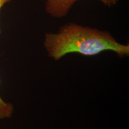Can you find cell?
<instances>
[{"label": "cell", "instance_id": "277c9868", "mask_svg": "<svg viewBox=\"0 0 129 129\" xmlns=\"http://www.w3.org/2000/svg\"><path fill=\"white\" fill-rule=\"evenodd\" d=\"M11 1H12V0H0V11H1V9L4 7L5 4L10 2ZM0 33H1V30H0Z\"/></svg>", "mask_w": 129, "mask_h": 129}, {"label": "cell", "instance_id": "7a4b0ae2", "mask_svg": "<svg viewBox=\"0 0 129 129\" xmlns=\"http://www.w3.org/2000/svg\"><path fill=\"white\" fill-rule=\"evenodd\" d=\"M44 2V10L53 18L60 19L69 14L75 3L80 0H40ZM99 1L105 6L112 7L117 5L119 0H95Z\"/></svg>", "mask_w": 129, "mask_h": 129}, {"label": "cell", "instance_id": "3957f363", "mask_svg": "<svg viewBox=\"0 0 129 129\" xmlns=\"http://www.w3.org/2000/svg\"><path fill=\"white\" fill-rule=\"evenodd\" d=\"M14 112L13 105L11 103L4 101L0 96V120L10 118Z\"/></svg>", "mask_w": 129, "mask_h": 129}, {"label": "cell", "instance_id": "6da1fadb", "mask_svg": "<svg viewBox=\"0 0 129 129\" xmlns=\"http://www.w3.org/2000/svg\"><path fill=\"white\" fill-rule=\"evenodd\" d=\"M44 46L49 57L56 60L72 53L94 56L109 50L120 57L129 55V45L118 43L109 32L75 23L63 25L56 33H46Z\"/></svg>", "mask_w": 129, "mask_h": 129}]
</instances>
